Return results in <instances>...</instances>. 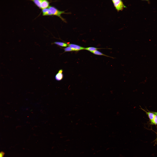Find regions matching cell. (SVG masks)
<instances>
[{"label": "cell", "mask_w": 157, "mask_h": 157, "mask_svg": "<svg viewBox=\"0 0 157 157\" xmlns=\"http://www.w3.org/2000/svg\"><path fill=\"white\" fill-rule=\"evenodd\" d=\"M79 16L81 17V9L85 0H63Z\"/></svg>", "instance_id": "cell-6"}, {"label": "cell", "mask_w": 157, "mask_h": 157, "mask_svg": "<svg viewBox=\"0 0 157 157\" xmlns=\"http://www.w3.org/2000/svg\"><path fill=\"white\" fill-rule=\"evenodd\" d=\"M107 86L109 88L126 94L132 93L135 90L133 87L124 84L112 83L108 84Z\"/></svg>", "instance_id": "cell-5"}, {"label": "cell", "mask_w": 157, "mask_h": 157, "mask_svg": "<svg viewBox=\"0 0 157 157\" xmlns=\"http://www.w3.org/2000/svg\"><path fill=\"white\" fill-rule=\"evenodd\" d=\"M96 17L98 20L99 31L108 30L118 34L124 40L130 44L132 42L130 39L124 35L122 31L125 27H139L140 25H131L129 22H122L117 21L109 14L99 12L97 14Z\"/></svg>", "instance_id": "cell-1"}, {"label": "cell", "mask_w": 157, "mask_h": 157, "mask_svg": "<svg viewBox=\"0 0 157 157\" xmlns=\"http://www.w3.org/2000/svg\"><path fill=\"white\" fill-rule=\"evenodd\" d=\"M96 16H92L85 19L84 23L85 30L87 31H97Z\"/></svg>", "instance_id": "cell-7"}, {"label": "cell", "mask_w": 157, "mask_h": 157, "mask_svg": "<svg viewBox=\"0 0 157 157\" xmlns=\"http://www.w3.org/2000/svg\"><path fill=\"white\" fill-rule=\"evenodd\" d=\"M136 90L138 93L141 94L146 99L147 101H157V91L144 88H138Z\"/></svg>", "instance_id": "cell-4"}, {"label": "cell", "mask_w": 157, "mask_h": 157, "mask_svg": "<svg viewBox=\"0 0 157 157\" xmlns=\"http://www.w3.org/2000/svg\"><path fill=\"white\" fill-rule=\"evenodd\" d=\"M98 9V5L95 1L85 0L81 9V17L85 19L94 16L97 13Z\"/></svg>", "instance_id": "cell-2"}, {"label": "cell", "mask_w": 157, "mask_h": 157, "mask_svg": "<svg viewBox=\"0 0 157 157\" xmlns=\"http://www.w3.org/2000/svg\"><path fill=\"white\" fill-rule=\"evenodd\" d=\"M129 100L130 103L147 101L146 99L142 95L138 93L130 96Z\"/></svg>", "instance_id": "cell-8"}, {"label": "cell", "mask_w": 157, "mask_h": 157, "mask_svg": "<svg viewBox=\"0 0 157 157\" xmlns=\"http://www.w3.org/2000/svg\"><path fill=\"white\" fill-rule=\"evenodd\" d=\"M126 141L124 138L119 140L116 145L112 149L110 152V157H125L127 153L125 147Z\"/></svg>", "instance_id": "cell-3"}]
</instances>
